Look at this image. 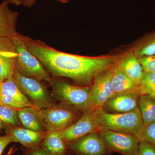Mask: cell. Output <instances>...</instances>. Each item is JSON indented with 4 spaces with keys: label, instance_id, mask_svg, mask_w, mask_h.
Returning a JSON list of instances; mask_svg holds the SVG:
<instances>
[{
    "label": "cell",
    "instance_id": "cell-1",
    "mask_svg": "<svg viewBox=\"0 0 155 155\" xmlns=\"http://www.w3.org/2000/svg\"><path fill=\"white\" fill-rule=\"evenodd\" d=\"M20 36L52 77L68 78L78 86L91 85L99 74L112 68L116 61L112 57L91 58L63 52L41 41L21 34Z\"/></svg>",
    "mask_w": 155,
    "mask_h": 155
},
{
    "label": "cell",
    "instance_id": "cell-2",
    "mask_svg": "<svg viewBox=\"0 0 155 155\" xmlns=\"http://www.w3.org/2000/svg\"><path fill=\"white\" fill-rule=\"evenodd\" d=\"M93 114L99 130L130 134L137 137L144 127L139 108L132 112L123 114H109L101 109Z\"/></svg>",
    "mask_w": 155,
    "mask_h": 155
},
{
    "label": "cell",
    "instance_id": "cell-3",
    "mask_svg": "<svg viewBox=\"0 0 155 155\" xmlns=\"http://www.w3.org/2000/svg\"><path fill=\"white\" fill-rule=\"evenodd\" d=\"M49 83L51 87L52 96L60 103L83 113L91 111L89 104L91 85L87 86L72 85L54 77H51Z\"/></svg>",
    "mask_w": 155,
    "mask_h": 155
},
{
    "label": "cell",
    "instance_id": "cell-4",
    "mask_svg": "<svg viewBox=\"0 0 155 155\" xmlns=\"http://www.w3.org/2000/svg\"><path fill=\"white\" fill-rule=\"evenodd\" d=\"M11 38L17 54L15 70L26 77L49 82L51 77L38 59L27 48L20 37V33L16 32Z\"/></svg>",
    "mask_w": 155,
    "mask_h": 155
},
{
    "label": "cell",
    "instance_id": "cell-5",
    "mask_svg": "<svg viewBox=\"0 0 155 155\" xmlns=\"http://www.w3.org/2000/svg\"><path fill=\"white\" fill-rule=\"evenodd\" d=\"M81 113H83L62 103L39 110L42 125L46 131L66 129L80 118Z\"/></svg>",
    "mask_w": 155,
    "mask_h": 155
},
{
    "label": "cell",
    "instance_id": "cell-6",
    "mask_svg": "<svg viewBox=\"0 0 155 155\" xmlns=\"http://www.w3.org/2000/svg\"><path fill=\"white\" fill-rule=\"evenodd\" d=\"M12 78L19 90L37 109L42 110L56 105L51 94L41 81L24 76L16 70Z\"/></svg>",
    "mask_w": 155,
    "mask_h": 155
},
{
    "label": "cell",
    "instance_id": "cell-7",
    "mask_svg": "<svg viewBox=\"0 0 155 155\" xmlns=\"http://www.w3.org/2000/svg\"><path fill=\"white\" fill-rule=\"evenodd\" d=\"M109 153L122 155H138L140 141L135 136L112 130H98Z\"/></svg>",
    "mask_w": 155,
    "mask_h": 155
},
{
    "label": "cell",
    "instance_id": "cell-8",
    "mask_svg": "<svg viewBox=\"0 0 155 155\" xmlns=\"http://www.w3.org/2000/svg\"><path fill=\"white\" fill-rule=\"evenodd\" d=\"M112 68L99 74L91 85L89 104L91 112L102 109L107 101L114 94L111 81Z\"/></svg>",
    "mask_w": 155,
    "mask_h": 155
},
{
    "label": "cell",
    "instance_id": "cell-9",
    "mask_svg": "<svg viewBox=\"0 0 155 155\" xmlns=\"http://www.w3.org/2000/svg\"><path fill=\"white\" fill-rule=\"evenodd\" d=\"M98 130L93 112L87 111L83 113L80 118L71 126L58 131L67 144Z\"/></svg>",
    "mask_w": 155,
    "mask_h": 155
},
{
    "label": "cell",
    "instance_id": "cell-10",
    "mask_svg": "<svg viewBox=\"0 0 155 155\" xmlns=\"http://www.w3.org/2000/svg\"><path fill=\"white\" fill-rule=\"evenodd\" d=\"M67 149L78 155H107L109 152L98 131L67 143Z\"/></svg>",
    "mask_w": 155,
    "mask_h": 155
},
{
    "label": "cell",
    "instance_id": "cell-11",
    "mask_svg": "<svg viewBox=\"0 0 155 155\" xmlns=\"http://www.w3.org/2000/svg\"><path fill=\"white\" fill-rule=\"evenodd\" d=\"M140 95L138 92L131 91L114 94L103 106L102 110L109 114H123L138 109Z\"/></svg>",
    "mask_w": 155,
    "mask_h": 155
},
{
    "label": "cell",
    "instance_id": "cell-12",
    "mask_svg": "<svg viewBox=\"0 0 155 155\" xmlns=\"http://www.w3.org/2000/svg\"><path fill=\"white\" fill-rule=\"evenodd\" d=\"M17 54L11 37L0 38V81L13 78Z\"/></svg>",
    "mask_w": 155,
    "mask_h": 155
},
{
    "label": "cell",
    "instance_id": "cell-13",
    "mask_svg": "<svg viewBox=\"0 0 155 155\" xmlns=\"http://www.w3.org/2000/svg\"><path fill=\"white\" fill-rule=\"evenodd\" d=\"M7 134L11 136L13 142L19 143L25 148L39 147L46 136L47 131H37L25 127L5 125Z\"/></svg>",
    "mask_w": 155,
    "mask_h": 155
},
{
    "label": "cell",
    "instance_id": "cell-14",
    "mask_svg": "<svg viewBox=\"0 0 155 155\" xmlns=\"http://www.w3.org/2000/svg\"><path fill=\"white\" fill-rule=\"evenodd\" d=\"M8 0L0 4V38L11 37L17 32L16 27L19 14L9 8Z\"/></svg>",
    "mask_w": 155,
    "mask_h": 155
},
{
    "label": "cell",
    "instance_id": "cell-15",
    "mask_svg": "<svg viewBox=\"0 0 155 155\" xmlns=\"http://www.w3.org/2000/svg\"><path fill=\"white\" fill-rule=\"evenodd\" d=\"M117 65L136 84L139 86L144 71L134 52L123 56Z\"/></svg>",
    "mask_w": 155,
    "mask_h": 155
},
{
    "label": "cell",
    "instance_id": "cell-16",
    "mask_svg": "<svg viewBox=\"0 0 155 155\" xmlns=\"http://www.w3.org/2000/svg\"><path fill=\"white\" fill-rule=\"evenodd\" d=\"M111 81L114 94L131 91L138 92V86L126 75L118 65L112 67Z\"/></svg>",
    "mask_w": 155,
    "mask_h": 155
},
{
    "label": "cell",
    "instance_id": "cell-17",
    "mask_svg": "<svg viewBox=\"0 0 155 155\" xmlns=\"http://www.w3.org/2000/svg\"><path fill=\"white\" fill-rule=\"evenodd\" d=\"M40 147L51 155H66L67 145L58 131H47Z\"/></svg>",
    "mask_w": 155,
    "mask_h": 155
},
{
    "label": "cell",
    "instance_id": "cell-18",
    "mask_svg": "<svg viewBox=\"0 0 155 155\" xmlns=\"http://www.w3.org/2000/svg\"><path fill=\"white\" fill-rule=\"evenodd\" d=\"M39 110L31 107L17 110L19 121L23 127L35 131H45L41 121Z\"/></svg>",
    "mask_w": 155,
    "mask_h": 155
},
{
    "label": "cell",
    "instance_id": "cell-19",
    "mask_svg": "<svg viewBox=\"0 0 155 155\" xmlns=\"http://www.w3.org/2000/svg\"><path fill=\"white\" fill-rule=\"evenodd\" d=\"M138 107L144 126L155 122V99L149 95H140Z\"/></svg>",
    "mask_w": 155,
    "mask_h": 155
},
{
    "label": "cell",
    "instance_id": "cell-20",
    "mask_svg": "<svg viewBox=\"0 0 155 155\" xmlns=\"http://www.w3.org/2000/svg\"><path fill=\"white\" fill-rule=\"evenodd\" d=\"M0 90L14 98L25 103L30 107L36 108L19 90L13 81V78H8L2 81L0 84Z\"/></svg>",
    "mask_w": 155,
    "mask_h": 155
},
{
    "label": "cell",
    "instance_id": "cell-21",
    "mask_svg": "<svg viewBox=\"0 0 155 155\" xmlns=\"http://www.w3.org/2000/svg\"><path fill=\"white\" fill-rule=\"evenodd\" d=\"M133 52L137 58L155 55V32L144 38Z\"/></svg>",
    "mask_w": 155,
    "mask_h": 155
},
{
    "label": "cell",
    "instance_id": "cell-22",
    "mask_svg": "<svg viewBox=\"0 0 155 155\" xmlns=\"http://www.w3.org/2000/svg\"><path fill=\"white\" fill-rule=\"evenodd\" d=\"M0 120L5 125L20 127L17 110L6 105H0Z\"/></svg>",
    "mask_w": 155,
    "mask_h": 155
},
{
    "label": "cell",
    "instance_id": "cell-23",
    "mask_svg": "<svg viewBox=\"0 0 155 155\" xmlns=\"http://www.w3.org/2000/svg\"><path fill=\"white\" fill-rule=\"evenodd\" d=\"M140 95H155V72H144L141 82L138 87Z\"/></svg>",
    "mask_w": 155,
    "mask_h": 155
},
{
    "label": "cell",
    "instance_id": "cell-24",
    "mask_svg": "<svg viewBox=\"0 0 155 155\" xmlns=\"http://www.w3.org/2000/svg\"><path fill=\"white\" fill-rule=\"evenodd\" d=\"M137 138L155 147V122L144 126Z\"/></svg>",
    "mask_w": 155,
    "mask_h": 155
},
{
    "label": "cell",
    "instance_id": "cell-25",
    "mask_svg": "<svg viewBox=\"0 0 155 155\" xmlns=\"http://www.w3.org/2000/svg\"><path fill=\"white\" fill-rule=\"evenodd\" d=\"M0 101L5 105L17 110L25 107H30L25 103H22L14 98L13 97L10 96L1 90H0Z\"/></svg>",
    "mask_w": 155,
    "mask_h": 155
},
{
    "label": "cell",
    "instance_id": "cell-26",
    "mask_svg": "<svg viewBox=\"0 0 155 155\" xmlns=\"http://www.w3.org/2000/svg\"><path fill=\"white\" fill-rule=\"evenodd\" d=\"M144 72H155V55L138 58Z\"/></svg>",
    "mask_w": 155,
    "mask_h": 155
},
{
    "label": "cell",
    "instance_id": "cell-27",
    "mask_svg": "<svg viewBox=\"0 0 155 155\" xmlns=\"http://www.w3.org/2000/svg\"><path fill=\"white\" fill-rule=\"evenodd\" d=\"M138 155H155V147L146 142L140 141Z\"/></svg>",
    "mask_w": 155,
    "mask_h": 155
},
{
    "label": "cell",
    "instance_id": "cell-28",
    "mask_svg": "<svg viewBox=\"0 0 155 155\" xmlns=\"http://www.w3.org/2000/svg\"><path fill=\"white\" fill-rule=\"evenodd\" d=\"M13 142L11 136L9 134L0 136V155H2L4 150L8 145Z\"/></svg>",
    "mask_w": 155,
    "mask_h": 155
},
{
    "label": "cell",
    "instance_id": "cell-29",
    "mask_svg": "<svg viewBox=\"0 0 155 155\" xmlns=\"http://www.w3.org/2000/svg\"><path fill=\"white\" fill-rule=\"evenodd\" d=\"M24 155H51L41 149L40 147L33 149H25Z\"/></svg>",
    "mask_w": 155,
    "mask_h": 155
},
{
    "label": "cell",
    "instance_id": "cell-30",
    "mask_svg": "<svg viewBox=\"0 0 155 155\" xmlns=\"http://www.w3.org/2000/svg\"><path fill=\"white\" fill-rule=\"evenodd\" d=\"M36 0H21V5L30 8L35 5Z\"/></svg>",
    "mask_w": 155,
    "mask_h": 155
},
{
    "label": "cell",
    "instance_id": "cell-31",
    "mask_svg": "<svg viewBox=\"0 0 155 155\" xmlns=\"http://www.w3.org/2000/svg\"><path fill=\"white\" fill-rule=\"evenodd\" d=\"M9 4L15 5L16 6L21 5V0H8Z\"/></svg>",
    "mask_w": 155,
    "mask_h": 155
},
{
    "label": "cell",
    "instance_id": "cell-32",
    "mask_svg": "<svg viewBox=\"0 0 155 155\" xmlns=\"http://www.w3.org/2000/svg\"><path fill=\"white\" fill-rule=\"evenodd\" d=\"M5 128V125L0 120V131L2 130H4Z\"/></svg>",
    "mask_w": 155,
    "mask_h": 155
},
{
    "label": "cell",
    "instance_id": "cell-33",
    "mask_svg": "<svg viewBox=\"0 0 155 155\" xmlns=\"http://www.w3.org/2000/svg\"><path fill=\"white\" fill-rule=\"evenodd\" d=\"M56 1H57V2H59L65 4V3H67L68 2H69V0H56Z\"/></svg>",
    "mask_w": 155,
    "mask_h": 155
},
{
    "label": "cell",
    "instance_id": "cell-34",
    "mask_svg": "<svg viewBox=\"0 0 155 155\" xmlns=\"http://www.w3.org/2000/svg\"><path fill=\"white\" fill-rule=\"evenodd\" d=\"M0 105H5L4 104H3V103L0 101Z\"/></svg>",
    "mask_w": 155,
    "mask_h": 155
},
{
    "label": "cell",
    "instance_id": "cell-35",
    "mask_svg": "<svg viewBox=\"0 0 155 155\" xmlns=\"http://www.w3.org/2000/svg\"><path fill=\"white\" fill-rule=\"evenodd\" d=\"M6 155H11V153H9L8 154Z\"/></svg>",
    "mask_w": 155,
    "mask_h": 155
},
{
    "label": "cell",
    "instance_id": "cell-36",
    "mask_svg": "<svg viewBox=\"0 0 155 155\" xmlns=\"http://www.w3.org/2000/svg\"><path fill=\"white\" fill-rule=\"evenodd\" d=\"M153 97V98H154V99H155V95Z\"/></svg>",
    "mask_w": 155,
    "mask_h": 155
},
{
    "label": "cell",
    "instance_id": "cell-37",
    "mask_svg": "<svg viewBox=\"0 0 155 155\" xmlns=\"http://www.w3.org/2000/svg\"><path fill=\"white\" fill-rule=\"evenodd\" d=\"M1 81H0V84H1Z\"/></svg>",
    "mask_w": 155,
    "mask_h": 155
},
{
    "label": "cell",
    "instance_id": "cell-38",
    "mask_svg": "<svg viewBox=\"0 0 155 155\" xmlns=\"http://www.w3.org/2000/svg\"><path fill=\"white\" fill-rule=\"evenodd\" d=\"M66 155H68V154H67H67H66Z\"/></svg>",
    "mask_w": 155,
    "mask_h": 155
}]
</instances>
